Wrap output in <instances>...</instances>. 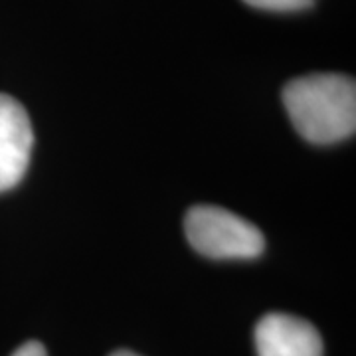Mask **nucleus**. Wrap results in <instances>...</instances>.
<instances>
[{
    "label": "nucleus",
    "mask_w": 356,
    "mask_h": 356,
    "mask_svg": "<svg viewBox=\"0 0 356 356\" xmlns=\"http://www.w3.org/2000/svg\"><path fill=\"white\" fill-rule=\"evenodd\" d=\"M293 127L309 143L332 145L356 131V83L343 74L295 77L283 88Z\"/></svg>",
    "instance_id": "1"
},
{
    "label": "nucleus",
    "mask_w": 356,
    "mask_h": 356,
    "mask_svg": "<svg viewBox=\"0 0 356 356\" xmlns=\"http://www.w3.org/2000/svg\"><path fill=\"white\" fill-rule=\"evenodd\" d=\"M184 229L192 248L212 259H252L266 250L261 229L220 206L191 208Z\"/></svg>",
    "instance_id": "2"
},
{
    "label": "nucleus",
    "mask_w": 356,
    "mask_h": 356,
    "mask_svg": "<svg viewBox=\"0 0 356 356\" xmlns=\"http://www.w3.org/2000/svg\"><path fill=\"white\" fill-rule=\"evenodd\" d=\"M34 149V131L22 103L0 93V192L24 178Z\"/></svg>",
    "instance_id": "3"
},
{
    "label": "nucleus",
    "mask_w": 356,
    "mask_h": 356,
    "mask_svg": "<svg viewBox=\"0 0 356 356\" xmlns=\"http://www.w3.org/2000/svg\"><path fill=\"white\" fill-rule=\"evenodd\" d=\"M257 356H323L318 331L305 318L269 313L255 327Z\"/></svg>",
    "instance_id": "4"
},
{
    "label": "nucleus",
    "mask_w": 356,
    "mask_h": 356,
    "mask_svg": "<svg viewBox=\"0 0 356 356\" xmlns=\"http://www.w3.org/2000/svg\"><path fill=\"white\" fill-rule=\"evenodd\" d=\"M243 2L259 10H271V13H297L315 4V0H243Z\"/></svg>",
    "instance_id": "5"
},
{
    "label": "nucleus",
    "mask_w": 356,
    "mask_h": 356,
    "mask_svg": "<svg viewBox=\"0 0 356 356\" xmlns=\"http://www.w3.org/2000/svg\"><path fill=\"white\" fill-rule=\"evenodd\" d=\"M13 356H48L46 348L38 343V341H30L24 343L20 348H16V353Z\"/></svg>",
    "instance_id": "6"
},
{
    "label": "nucleus",
    "mask_w": 356,
    "mask_h": 356,
    "mask_svg": "<svg viewBox=\"0 0 356 356\" xmlns=\"http://www.w3.org/2000/svg\"><path fill=\"white\" fill-rule=\"evenodd\" d=\"M111 356H139V355H135V353H131V350H117V353H113Z\"/></svg>",
    "instance_id": "7"
}]
</instances>
